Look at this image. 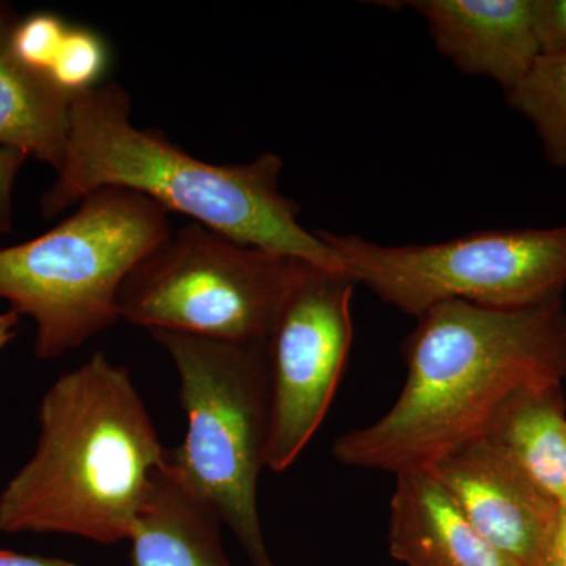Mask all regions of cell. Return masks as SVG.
Listing matches in <instances>:
<instances>
[{"mask_svg":"<svg viewBox=\"0 0 566 566\" xmlns=\"http://www.w3.org/2000/svg\"><path fill=\"white\" fill-rule=\"evenodd\" d=\"M356 283L307 264L268 338L271 427L266 468H292L322 427L344 376L353 342Z\"/></svg>","mask_w":566,"mask_h":566,"instance_id":"obj_8","label":"cell"},{"mask_svg":"<svg viewBox=\"0 0 566 566\" xmlns=\"http://www.w3.org/2000/svg\"><path fill=\"white\" fill-rule=\"evenodd\" d=\"M282 172L275 153L216 166L136 128L128 92L107 82L71 98L65 156L41 212L54 218L99 189H128L237 243L340 271L329 245L297 221L301 207L281 191Z\"/></svg>","mask_w":566,"mask_h":566,"instance_id":"obj_2","label":"cell"},{"mask_svg":"<svg viewBox=\"0 0 566 566\" xmlns=\"http://www.w3.org/2000/svg\"><path fill=\"white\" fill-rule=\"evenodd\" d=\"M66 31L69 25L55 14H31L14 25L11 50L22 65L48 77Z\"/></svg>","mask_w":566,"mask_h":566,"instance_id":"obj_17","label":"cell"},{"mask_svg":"<svg viewBox=\"0 0 566 566\" xmlns=\"http://www.w3.org/2000/svg\"><path fill=\"white\" fill-rule=\"evenodd\" d=\"M416 319L401 348V394L381 419L335 439L338 463L390 474L428 468L482 438L513 394L564 385V294L520 308L452 301Z\"/></svg>","mask_w":566,"mask_h":566,"instance_id":"obj_1","label":"cell"},{"mask_svg":"<svg viewBox=\"0 0 566 566\" xmlns=\"http://www.w3.org/2000/svg\"><path fill=\"white\" fill-rule=\"evenodd\" d=\"M538 566H566V501L560 502L539 554Z\"/></svg>","mask_w":566,"mask_h":566,"instance_id":"obj_20","label":"cell"},{"mask_svg":"<svg viewBox=\"0 0 566 566\" xmlns=\"http://www.w3.org/2000/svg\"><path fill=\"white\" fill-rule=\"evenodd\" d=\"M439 54L471 76L515 88L542 52L535 0H416Z\"/></svg>","mask_w":566,"mask_h":566,"instance_id":"obj_10","label":"cell"},{"mask_svg":"<svg viewBox=\"0 0 566 566\" xmlns=\"http://www.w3.org/2000/svg\"><path fill=\"white\" fill-rule=\"evenodd\" d=\"M109 54L98 33L69 28L48 77L55 87L73 96L98 87Z\"/></svg>","mask_w":566,"mask_h":566,"instance_id":"obj_16","label":"cell"},{"mask_svg":"<svg viewBox=\"0 0 566 566\" xmlns=\"http://www.w3.org/2000/svg\"><path fill=\"white\" fill-rule=\"evenodd\" d=\"M428 468L490 545L516 566H538L558 502L504 449L476 438Z\"/></svg>","mask_w":566,"mask_h":566,"instance_id":"obj_9","label":"cell"},{"mask_svg":"<svg viewBox=\"0 0 566 566\" xmlns=\"http://www.w3.org/2000/svg\"><path fill=\"white\" fill-rule=\"evenodd\" d=\"M28 153L0 147V233L13 232V186Z\"/></svg>","mask_w":566,"mask_h":566,"instance_id":"obj_19","label":"cell"},{"mask_svg":"<svg viewBox=\"0 0 566 566\" xmlns=\"http://www.w3.org/2000/svg\"><path fill=\"white\" fill-rule=\"evenodd\" d=\"M0 566H80L63 558L24 556L13 551L0 549Z\"/></svg>","mask_w":566,"mask_h":566,"instance_id":"obj_21","label":"cell"},{"mask_svg":"<svg viewBox=\"0 0 566 566\" xmlns=\"http://www.w3.org/2000/svg\"><path fill=\"white\" fill-rule=\"evenodd\" d=\"M221 517L163 463L137 516L132 566H233L223 551Z\"/></svg>","mask_w":566,"mask_h":566,"instance_id":"obj_12","label":"cell"},{"mask_svg":"<svg viewBox=\"0 0 566 566\" xmlns=\"http://www.w3.org/2000/svg\"><path fill=\"white\" fill-rule=\"evenodd\" d=\"M389 553L406 566H516L465 520L430 468L395 474Z\"/></svg>","mask_w":566,"mask_h":566,"instance_id":"obj_11","label":"cell"},{"mask_svg":"<svg viewBox=\"0 0 566 566\" xmlns=\"http://www.w3.org/2000/svg\"><path fill=\"white\" fill-rule=\"evenodd\" d=\"M35 452L0 493V532L132 538L166 447L128 368L96 352L41 398Z\"/></svg>","mask_w":566,"mask_h":566,"instance_id":"obj_3","label":"cell"},{"mask_svg":"<svg viewBox=\"0 0 566 566\" xmlns=\"http://www.w3.org/2000/svg\"><path fill=\"white\" fill-rule=\"evenodd\" d=\"M342 273L382 303L419 318L434 305L528 307L562 296L566 226L483 230L431 244L385 245L318 230Z\"/></svg>","mask_w":566,"mask_h":566,"instance_id":"obj_6","label":"cell"},{"mask_svg":"<svg viewBox=\"0 0 566 566\" xmlns=\"http://www.w3.org/2000/svg\"><path fill=\"white\" fill-rule=\"evenodd\" d=\"M307 264L189 222L133 268L120 318L150 333L262 344Z\"/></svg>","mask_w":566,"mask_h":566,"instance_id":"obj_7","label":"cell"},{"mask_svg":"<svg viewBox=\"0 0 566 566\" xmlns=\"http://www.w3.org/2000/svg\"><path fill=\"white\" fill-rule=\"evenodd\" d=\"M543 54L566 55V0H535Z\"/></svg>","mask_w":566,"mask_h":566,"instance_id":"obj_18","label":"cell"},{"mask_svg":"<svg viewBox=\"0 0 566 566\" xmlns=\"http://www.w3.org/2000/svg\"><path fill=\"white\" fill-rule=\"evenodd\" d=\"M18 21L14 11L0 3V147L17 148L59 170L73 96L14 57L11 33Z\"/></svg>","mask_w":566,"mask_h":566,"instance_id":"obj_13","label":"cell"},{"mask_svg":"<svg viewBox=\"0 0 566 566\" xmlns=\"http://www.w3.org/2000/svg\"><path fill=\"white\" fill-rule=\"evenodd\" d=\"M180 375L188 427L167 464L214 510L252 566H275L256 502L271 427L268 342L240 344L151 331Z\"/></svg>","mask_w":566,"mask_h":566,"instance_id":"obj_5","label":"cell"},{"mask_svg":"<svg viewBox=\"0 0 566 566\" xmlns=\"http://www.w3.org/2000/svg\"><path fill=\"white\" fill-rule=\"evenodd\" d=\"M21 323V315L14 311H7L0 314V352L17 337L18 326Z\"/></svg>","mask_w":566,"mask_h":566,"instance_id":"obj_22","label":"cell"},{"mask_svg":"<svg viewBox=\"0 0 566 566\" xmlns=\"http://www.w3.org/2000/svg\"><path fill=\"white\" fill-rule=\"evenodd\" d=\"M504 449L547 495L566 501V401L562 386L513 394L485 434Z\"/></svg>","mask_w":566,"mask_h":566,"instance_id":"obj_14","label":"cell"},{"mask_svg":"<svg viewBox=\"0 0 566 566\" xmlns=\"http://www.w3.org/2000/svg\"><path fill=\"white\" fill-rule=\"evenodd\" d=\"M506 102L526 117L547 161L566 172V55L542 54Z\"/></svg>","mask_w":566,"mask_h":566,"instance_id":"obj_15","label":"cell"},{"mask_svg":"<svg viewBox=\"0 0 566 566\" xmlns=\"http://www.w3.org/2000/svg\"><path fill=\"white\" fill-rule=\"evenodd\" d=\"M35 240L0 249V300L36 324L33 352L54 360L120 318L133 268L169 237V211L139 192L104 188Z\"/></svg>","mask_w":566,"mask_h":566,"instance_id":"obj_4","label":"cell"}]
</instances>
